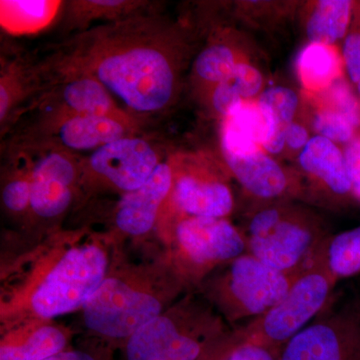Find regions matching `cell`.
Returning a JSON list of instances; mask_svg holds the SVG:
<instances>
[{
    "instance_id": "obj_1",
    "label": "cell",
    "mask_w": 360,
    "mask_h": 360,
    "mask_svg": "<svg viewBox=\"0 0 360 360\" xmlns=\"http://www.w3.org/2000/svg\"><path fill=\"white\" fill-rule=\"evenodd\" d=\"M85 71L130 110H163L174 98L176 70L172 56L156 44H103L90 49Z\"/></svg>"
},
{
    "instance_id": "obj_2",
    "label": "cell",
    "mask_w": 360,
    "mask_h": 360,
    "mask_svg": "<svg viewBox=\"0 0 360 360\" xmlns=\"http://www.w3.org/2000/svg\"><path fill=\"white\" fill-rule=\"evenodd\" d=\"M210 307L187 300L125 341L127 360H205L233 331Z\"/></svg>"
},
{
    "instance_id": "obj_3",
    "label": "cell",
    "mask_w": 360,
    "mask_h": 360,
    "mask_svg": "<svg viewBox=\"0 0 360 360\" xmlns=\"http://www.w3.org/2000/svg\"><path fill=\"white\" fill-rule=\"evenodd\" d=\"M324 248L326 245L296 277L290 290L274 309L245 328L234 330L239 341L281 352L288 341L321 314L330 300L335 283L326 264Z\"/></svg>"
},
{
    "instance_id": "obj_4",
    "label": "cell",
    "mask_w": 360,
    "mask_h": 360,
    "mask_svg": "<svg viewBox=\"0 0 360 360\" xmlns=\"http://www.w3.org/2000/svg\"><path fill=\"white\" fill-rule=\"evenodd\" d=\"M245 240L251 255L292 276L300 274L328 241L309 215L281 205L255 213Z\"/></svg>"
},
{
    "instance_id": "obj_5",
    "label": "cell",
    "mask_w": 360,
    "mask_h": 360,
    "mask_svg": "<svg viewBox=\"0 0 360 360\" xmlns=\"http://www.w3.org/2000/svg\"><path fill=\"white\" fill-rule=\"evenodd\" d=\"M300 274L278 271L246 252L224 264L212 295L227 321L250 324L274 309Z\"/></svg>"
},
{
    "instance_id": "obj_6",
    "label": "cell",
    "mask_w": 360,
    "mask_h": 360,
    "mask_svg": "<svg viewBox=\"0 0 360 360\" xmlns=\"http://www.w3.org/2000/svg\"><path fill=\"white\" fill-rule=\"evenodd\" d=\"M108 267V257L98 246L68 250L33 293V311L47 319L84 307L105 279Z\"/></svg>"
},
{
    "instance_id": "obj_7",
    "label": "cell",
    "mask_w": 360,
    "mask_h": 360,
    "mask_svg": "<svg viewBox=\"0 0 360 360\" xmlns=\"http://www.w3.org/2000/svg\"><path fill=\"white\" fill-rule=\"evenodd\" d=\"M82 309L87 328L117 341H127L165 312L162 302L153 291L116 276L105 277Z\"/></svg>"
},
{
    "instance_id": "obj_8",
    "label": "cell",
    "mask_w": 360,
    "mask_h": 360,
    "mask_svg": "<svg viewBox=\"0 0 360 360\" xmlns=\"http://www.w3.org/2000/svg\"><path fill=\"white\" fill-rule=\"evenodd\" d=\"M279 360H360V297L330 300L286 343Z\"/></svg>"
},
{
    "instance_id": "obj_9",
    "label": "cell",
    "mask_w": 360,
    "mask_h": 360,
    "mask_svg": "<svg viewBox=\"0 0 360 360\" xmlns=\"http://www.w3.org/2000/svg\"><path fill=\"white\" fill-rule=\"evenodd\" d=\"M176 238L186 257L203 267L225 264L248 252L245 236L225 219L189 217L177 225Z\"/></svg>"
},
{
    "instance_id": "obj_10",
    "label": "cell",
    "mask_w": 360,
    "mask_h": 360,
    "mask_svg": "<svg viewBox=\"0 0 360 360\" xmlns=\"http://www.w3.org/2000/svg\"><path fill=\"white\" fill-rule=\"evenodd\" d=\"M155 148L137 137H123L94 151L89 165L92 172L125 193L143 186L160 165Z\"/></svg>"
},
{
    "instance_id": "obj_11",
    "label": "cell",
    "mask_w": 360,
    "mask_h": 360,
    "mask_svg": "<svg viewBox=\"0 0 360 360\" xmlns=\"http://www.w3.org/2000/svg\"><path fill=\"white\" fill-rule=\"evenodd\" d=\"M174 186V174L167 163H160L148 181L123 196L115 221L118 229L130 236L148 233L156 220L161 203Z\"/></svg>"
},
{
    "instance_id": "obj_12",
    "label": "cell",
    "mask_w": 360,
    "mask_h": 360,
    "mask_svg": "<svg viewBox=\"0 0 360 360\" xmlns=\"http://www.w3.org/2000/svg\"><path fill=\"white\" fill-rule=\"evenodd\" d=\"M75 165L60 153L44 156L33 170L30 206L44 219L65 212L70 205L71 186L75 179Z\"/></svg>"
},
{
    "instance_id": "obj_13",
    "label": "cell",
    "mask_w": 360,
    "mask_h": 360,
    "mask_svg": "<svg viewBox=\"0 0 360 360\" xmlns=\"http://www.w3.org/2000/svg\"><path fill=\"white\" fill-rule=\"evenodd\" d=\"M224 156L232 174L251 195L274 200L288 189V175L264 149L258 148L245 155Z\"/></svg>"
},
{
    "instance_id": "obj_14",
    "label": "cell",
    "mask_w": 360,
    "mask_h": 360,
    "mask_svg": "<svg viewBox=\"0 0 360 360\" xmlns=\"http://www.w3.org/2000/svg\"><path fill=\"white\" fill-rule=\"evenodd\" d=\"M175 202L189 217L225 219L233 210L229 186L217 179L186 174L175 181Z\"/></svg>"
},
{
    "instance_id": "obj_15",
    "label": "cell",
    "mask_w": 360,
    "mask_h": 360,
    "mask_svg": "<svg viewBox=\"0 0 360 360\" xmlns=\"http://www.w3.org/2000/svg\"><path fill=\"white\" fill-rule=\"evenodd\" d=\"M298 162L338 198L354 196L343 149L335 142L315 135L300 151Z\"/></svg>"
},
{
    "instance_id": "obj_16",
    "label": "cell",
    "mask_w": 360,
    "mask_h": 360,
    "mask_svg": "<svg viewBox=\"0 0 360 360\" xmlns=\"http://www.w3.org/2000/svg\"><path fill=\"white\" fill-rule=\"evenodd\" d=\"M269 135V122L257 101H243L224 118L221 148L224 155H241L262 148Z\"/></svg>"
},
{
    "instance_id": "obj_17",
    "label": "cell",
    "mask_w": 360,
    "mask_h": 360,
    "mask_svg": "<svg viewBox=\"0 0 360 360\" xmlns=\"http://www.w3.org/2000/svg\"><path fill=\"white\" fill-rule=\"evenodd\" d=\"M61 143L75 150L98 149L127 137V127L113 115H75L63 122L58 129Z\"/></svg>"
},
{
    "instance_id": "obj_18",
    "label": "cell",
    "mask_w": 360,
    "mask_h": 360,
    "mask_svg": "<svg viewBox=\"0 0 360 360\" xmlns=\"http://www.w3.org/2000/svg\"><path fill=\"white\" fill-rule=\"evenodd\" d=\"M257 103L269 122V135L262 149L269 155H278L285 148L286 129L295 122L300 98L292 89L274 86L265 89Z\"/></svg>"
},
{
    "instance_id": "obj_19",
    "label": "cell",
    "mask_w": 360,
    "mask_h": 360,
    "mask_svg": "<svg viewBox=\"0 0 360 360\" xmlns=\"http://www.w3.org/2000/svg\"><path fill=\"white\" fill-rule=\"evenodd\" d=\"M342 63L335 45L309 44L298 56L296 70L303 87L319 94L342 77Z\"/></svg>"
},
{
    "instance_id": "obj_20",
    "label": "cell",
    "mask_w": 360,
    "mask_h": 360,
    "mask_svg": "<svg viewBox=\"0 0 360 360\" xmlns=\"http://www.w3.org/2000/svg\"><path fill=\"white\" fill-rule=\"evenodd\" d=\"M355 4L350 0L317 2L307 23L309 44L335 45L345 39L352 26Z\"/></svg>"
},
{
    "instance_id": "obj_21",
    "label": "cell",
    "mask_w": 360,
    "mask_h": 360,
    "mask_svg": "<svg viewBox=\"0 0 360 360\" xmlns=\"http://www.w3.org/2000/svg\"><path fill=\"white\" fill-rule=\"evenodd\" d=\"M68 335L59 328L44 326L15 343H6L0 349V360H46L65 350Z\"/></svg>"
},
{
    "instance_id": "obj_22",
    "label": "cell",
    "mask_w": 360,
    "mask_h": 360,
    "mask_svg": "<svg viewBox=\"0 0 360 360\" xmlns=\"http://www.w3.org/2000/svg\"><path fill=\"white\" fill-rule=\"evenodd\" d=\"M63 99L77 115H115V103L108 89L89 75L78 77L68 82L63 89Z\"/></svg>"
},
{
    "instance_id": "obj_23",
    "label": "cell",
    "mask_w": 360,
    "mask_h": 360,
    "mask_svg": "<svg viewBox=\"0 0 360 360\" xmlns=\"http://www.w3.org/2000/svg\"><path fill=\"white\" fill-rule=\"evenodd\" d=\"M1 25L11 33H32L53 20L58 1H1Z\"/></svg>"
},
{
    "instance_id": "obj_24",
    "label": "cell",
    "mask_w": 360,
    "mask_h": 360,
    "mask_svg": "<svg viewBox=\"0 0 360 360\" xmlns=\"http://www.w3.org/2000/svg\"><path fill=\"white\" fill-rule=\"evenodd\" d=\"M326 262L335 279L355 276L360 272V226L342 232L324 248Z\"/></svg>"
},
{
    "instance_id": "obj_25",
    "label": "cell",
    "mask_w": 360,
    "mask_h": 360,
    "mask_svg": "<svg viewBox=\"0 0 360 360\" xmlns=\"http://www.w3.org/2000/svg\"><path fill=\"white\" fill-rule=\"evenodd\" d=\"M239 63L238 56L229 45L213 44L196 58L194 70L201 80L215 87L231 77Z\"/></svg>"
},
{
    "instance_id": "obj_26",
    "label": "cell",
    "mask_w": 360,
    "mask_h": 360,
    "mask_svg": "<svg viewBox=\"0 0 360 360\" xmlns=\"http://www.w3.org/2000/svg\"><path fill=\"white\" fill-rule=\"evenodd\" d=\"M319 96H321V106L336 111L347 117L355 129H360V98L352 91L345 78H338Z\"/></svg>"
},
{
    "instance_id": "obj_27",
    "label": "cell",
    "mask_w": 360,
    "mask_h": 360,
    "mask_svg": "<svg viewBox=\"0 0 360 360\" xmlns=\"http://www.w3.org/2000/svg\"><path fill=\"white\" fill-rule=\"evenodd\" d=\"M312 129L316 135L328 139L335 143L347 144L359 130L345 116L335 110L319 106L312 117Z\"/></svg>"
},
{
    "instance_id": "obj_28",
    "label": "cell",
    "mask_w": 360,
    "mask_h": 360,
    "mask_svg": "<svg viewBox=\"0 0 360 360\" xmlns=\"http://www.w3.org/2000/svg\"><path fill=\"white\" fill-rule=\"evenodd\" d=\"M342 61L360 98V2L355 4L352 26L343 41Z\"/></svg>"
},
{
    "instance_id": "obj_29",
    "label": "cell",
    "mask_w": 360,
    "mask_h": 360,
    "mask_svg": "<svg viewBox=\"0 0 360 360\" xmlns=\"http://www.w3.org/2000/svg\"><path fill=\"white\" fill-rule=\"evenodd\" d=\"M279 355L281 352L264 345L239 341L233 331L222 350L220 360H279Z\"/></svg>"
},
{
    "instance_id": "obj_30",
    "label": "cell",
    "mask_w": 360,
    "mask_h": 360,
    "mask_svg": "<svg viewBox=\"0 0 360 360\" xmlns=\"http://www.w3.org/2000/svg\"><path fill=\"white\" fill-rule=\"evenodd\" d=\"M229 79L231 80L243 101H253L258 94H262L264 87V77L255 66L240 61Z\"/></svg>"
},
{
    "instance_id": "obj_31",
    "label": "cell",
    "mask_w": 360,
    "mask_h": 360,
    "mask_svg": "<svg viewBox=\"0 0 360 360\" xmlns=\"http://www.w3.org/2000/svg\"><path fill=\"white\" fill-rule=\"evenodd\" d=\"M32 196V181L16 179L9 182L4 187L2 200L9 210L20 212L30 205Z\"/></svg>"
},
{
    "instance_id": "obj_32",
    "label": "cell",
    "mask_w": 360,
    "mask_h": 360,
    "mask_svg": "<svg viewBox=\"0 0 360 360\" xmlns=\"http://www.w3.org/2000/svg\"><path fill=\"white\" fill-rule=\"evenodd\" d=\"M343 153L352 181V191L355 198L360 200V132L355 135L352 141L345 144Z\"/></svg>"
},
{
    "instance_id": "obj_33",
    "label": "cell",
    "mask_w": 360,
    "mask_h": 360,
    "mask_svg": "<svg viewBox=\"0 0 360 360\" xmlns=\"http://www.w3.org/2000/svg\"><path fill=\"white\" fill-rule=\"evenodd\" d=\"M311 137L309 132L302 123L293 122L285 131V148L291 150L302 151L309 143Z\"/></svg>"
},
{
    "instance_id": "obj_34",
    "label": "cell",
    "mask_w": 360,
    "mask_h": 360,
    "mask_svg": "<svg viewBox=\"0 0 360 360\" xmlns=\"http://www.w3.org/2000/svg\"><path fill=\"white\" fill-rule=\"evenodd\" d=\"M46 360H105L96 352L87 350H63Z\"/></svg>"
},
{
    "instance_id": "obj_35",
    "label": "cell",
    "mask_w": 360,
    "mask_h": 360,
    "mask_svg": "<svg viewBox=\"0 0 360 360\" xmlns=\"http://www.w3.org/2000/svg\"><path fill=\"white\" fill-rule=\"evenodd\" d=\"M9 103H11V98H9L8 91H7L4 84H1V87H0V116H1V120H4L7 115V111L9 110Z\"/></svg>"
},
{
    "instance_id": "obj_36",
    "label": "cell",
    "mask_w": 360,
    "mask_h": 360,
    "mask_svg": "<svg viewBox=\"0 0 360 360\" xmlns=\"http://www.w3.org/2000/svg\"><path fill=\"white\" fill-rule=\"evenodd\" d=\"M221 350L222 348L220 347L219 349L215 350V352L205 360H220V356H221Z\"/></svg>"
}]
</instances>
